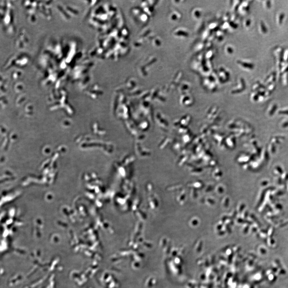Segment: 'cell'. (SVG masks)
<instances>
[{"mask_svg":"<svg viewBox=\"0 0 288 288\" xmlns=\"http://www.w3.org/2000/svg\"><path fill=\"white\" fill-rule=\"evenodd\" d=\"M275 57L276 58V60L278 63V67L281 68V63L282 62V57L283 56V52L282 48L281 47H278L275 50Z\"/></svg>","mask_w":288,"mask_h":288,"instance_id":"obj_1","label":"cell"},{"mask_svg":"<svg viewBox=\"0 0 288 288\" xmlns=\"http://www.w3.org/2000/svg\"><path fill=\"white\" fill-rule=\"evenodd\" d=\"M260 31L262 33L266 34L267 32V30L265 25L263 22H261L260 23Z\"/></svg>","mask_w":288,"mask_h":288,"instance_id":"obj_2","label":"cell"},{"mask_svg":"<svg viewBox=\"0 0 288 288\" xmlns=\"http://www.w3.org/2000/svg\"><path fill=\"white\" fill-rule=\"evenodd\" d=\"M241 65L242 66L245 68L248 69H252L254 68V65L252 64L249 63L248 62H241Z\"/></svg>","mask_w":288,"mask_h":288,"instance_id":"obj_3","label":"cell"},{"mask_svg":"<svg viewBox=\"0 0 288 288\" xmlns=\"http://www.w3.org/2000/svg\"><path fill=\"white\" fill-rule=\"evenodd\" d=\"M284 17H285V15L284 13H281L279 14L277 18V23L279 25H281V24L282 23Z\"/></svg>","mask_w":288,"mask_h":288,"instance_id":"obj_4","label":"cell"},{"mask_svg":"<svg viewBox=\"0 0 288 288\" xmlns=\"http://www.w3.org/2000/svg\"><path fill=\"white\" fill-rule=\"evenodd\" d=\"M281 73L282 74H285L287 73L288 71V64L285 65L281 69Z\"/></svg>","mask_w":288,"mask_h":288,"instance_id":"obj_5","label":"cell"},{"mask_svg":"<svg viewBox=\"0 0 288 288\" xmlns=\"http://www.w3.org/2000/svg\"><path fill=\"white\" fill-rule=\"evenodd\" d=\"M270 1H265V6L267 8H270L271 7V4Z\"/></svg>","mask_w":288,"mask_h":288,"instance_id":"obj_6","label":"cell"},{"mask_svg":"<svg viewBox=\"0 0 288 288\" xmlns=\"http://www.w3.org/2000/svg\"><path fill=\"white\" fill-rule=\"evenodd\" d=\"M284 59L286 61H288V50L287 51H286L285 53L284 54Z\"/></svg>","mask_w":288,"mask_h":288,"instance_id":"obj_7","label":"cell"},{"mask_svg":"<svg viewBox=\"0 0 288 288\" xmlns=\"http://www.w3.org/2000/svg\"><path fill=\"white\" fill-rule=\"evenodd\" d=\"M250 23H251V22H250V20H247L246 22V26H247V27L249 26V25H250Z\"/></svg>","mask_w":288,"mask_h":288,"instance_id":"obj_8","label":"cell"}]
</instances>
